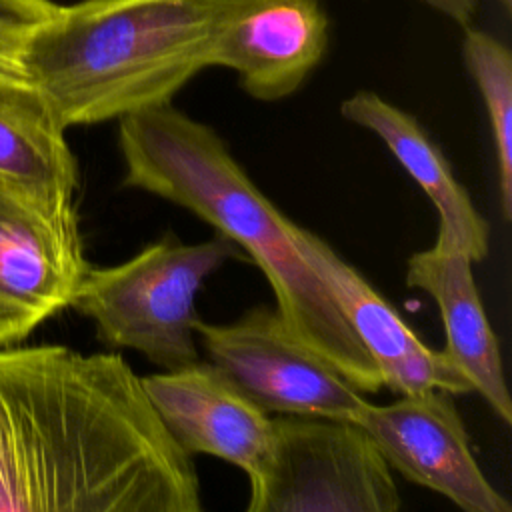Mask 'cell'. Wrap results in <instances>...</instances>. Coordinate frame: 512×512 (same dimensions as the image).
I'll return each instance as SVG.
<instances>
[{
	"label": "cell",
	"mask_w": 512,
	"mask_h": 512,
	"mask_svg": "<svg viewBox=\"0 0 512 512\" xmlns=\"http://www.w3.org/2000/svg\"><path fill=\"white\" fill-rule=\"evenodd\" d=\"M0 512H204L182 452L114 352L0 348Z\"/></svg>",
	"instance_id": "1"
},
{
	"label": "cell",
	"mask_w": 512,
	"mask_h": 512,
	"mask_svg": "<svg viewBox=\"0 0 512 512\" xmlns=\"http://www.w3.org/2000/svg\"><path fill=\"white\" fill-rule=\"evenodd\" d=\"M124 184L178 204L242 248L266 276L286 328L360 392L382 388L380 372L346 322L326 280L302 254L296 222L250 180L220 134L174 108L118 122Z\"/></svg>",
	"instance_id": "2"
},
{
	"label": "cell",
	"mask_w": 512,
	"mask_h": 512,
	"mask_svg": "<svg viewBox=\"0 0 512 512\" xmlns=\"http://www.w3.org/2000/svg\"><path fill=\"white\" fill-rule=\"evenodd\" d=\"M220 0H80L22 38L16 64L64 128L168 106L204 68Z\"/></svg>",
	"instance_id": "3"
},
{
	"label": "cell",
	"mask_w": 512,
	"mask_h": 512,
	"mask_svg": "<svg viewBox=\"0 0 512 512\" xmlns=\"http://www.w3.org/2000/svg\"><path fill=\"white\" fill-rule=\"evenodd\" d=\"M238 256L222 234L196 244L166 234L120 264L90 266L72 308L94 322L104 346L136 350L162 370H176L200 360L194 302L202 282Z\"/></svg>",
	"instance_id": "4"
},
{
	"label": "cell",
	"mask_w": 512,
	"mask_h": 512,
	"mask_svg": "<svg viewBox=\"0 0 512 512\" xmlns=\"http://www.w3.org/2000/svg\"><path fill=\"white\" fill-rule=\"evenodd\" d=\"M250 480L244 512H400L394 476L350 422L276 418V440Z\"/></svg>",
	"instance_id": "5"
},
{
	"label": "cell",
	"mask_w": 512,
	"mask_h": 512,
	"mask_svg": "<svg viewBox=\"0 0 512 512\" xmlns=\"http://www.w3.org/2000/svg\"><path fill=\"white\" fill-rule=\"evenodd\" d=\"M194 332L208 362L266 414L352 424L368 404L354 384L286 328L276 308L260 304L228 324L198 318Z\"/></svg>",
	"instance_id": "6"
},
{
	"label": "cell",
	"mask_w": 512,
	"mask_h": 512,
	"mask_svg": "<svg viewBox=\"0 0 512 512\" xmlns=\"http://www.w3.org/2000/svg\"><path fill=\"white\" fill-rule=\"evenodd\" d=\"M88 270L74 202L48 204L0 186V348L72 306Z\"/></svg>",
	"instance_id": "7"
},
{
	"label": "cell",
	"mask_w": 512,
	"mask_h": 512,
	"mask_svg": "<svg viewBox=\"0 0 512 512\" xmlns=\"http://www.w3.org/2000/svg\"><path fill=\"white\" fill-rule=\"evenodd\" d=\"M352 424L370 438L390 470L446 496L462 512H512L476 464L450 394L434 390L398 396L390 404L368 402Z\"/></svg>",
	"instance_id": "8"
},
{
	"label": "cell",
	"mask_w": 512,
	"mask_h": 512,
	"mask_svg": "<svg viewBox=\"0 0 512 512\" xmlns=\"http://www.w3.org/2000/svg\"><path fill=\"white\" fill-rule=\"evenodd\" d=\"M328 42L320 0H220L206 62L236 72L248 96L276 102L300 90Z\"/></svg>",
	"instance_id": "9"
},
{
	"label": "cell",
	"mask_w": 512,
	"mask_h": 512,
	"mask_svg": "<svg viewBox=\"0 0 512 512\" xmlns=\"http://www.w3.org/2000/svg\"><path fill=\"white\" fill-rule=\"evenodd\" d=\"M146 398L188 456L226 460L252 478L276 440V418L248 400L216 366L194 362L140 376Z\"/></svg>",
	"instance_id": "10"
},
{
	"label": "cell",
	"mask_w": 512,
	"mask_h": 512,
	"mask_svg": "<svg viewBox=\"0 0 512 512\" xmlns=\"http://www.w3.org/2000/svg\"><path fill=\"white\" fill-rule=\"evenodd\" d=\"M296 242L326 280L346 322L374 360L382 386L398 396L426 392L470 394V380L448 360L442 350L426 346L390 302L328 242L314 232L296 226Z\"/></svg>",
	"instance_id": "11"
},
{
	"label": "cell",
	"mask_w": 512,
	"mask_h": 512,
	"mask_svg": "<svg viewBox=\"0 0 512 512\" xmlns=\"http://www.w3.org/2000/svg\"><path fill=\"white\" fill-rule=\"evenodd\" d=\"M340 114L376 134L432 200L438 212V234L430 248L466 254L474 264L482 262L490 250V226L424 126L372 90L348 96L340 104Z\"/></svg>",
	"instance_id": "12"
},
{
	"label": "cell",
	"mask_w": 512,
	"mask_h": 512,
	"mask_svg": "<svg viewBox=\"0 0 512 512\" xmlns=\"http://www.w3.org/2000/svg\"><path fill=\"white\" fill-rule=\"evenodd\" d=\"M472 260L460 252L426 248L408 258L406 284L430 294L444 324L448 360L470 380L496 416L512 422V402L504 378L498 340L478 294Z\"/></svg>",
	"instance_id": "13"
},
{
	"label": "cell",
	"mask_w": 512,
	"mask_h": 512,
	"mask_svg": "<svg viewBox=\"0 0 512 512\" xmlns=\"http://www.w3.org/2000/svg\"><path fill=\"white\" fill-rule=\"evenodd\" d=\"M0 186L48 204H70L78 164L66 128L20 76L0 74Z\"/></svg>",
	"instance_id": "14"
},
{
	"label": "cell",
	"mask_w": 512,
	"mask_h": 512,
	"mask_svg": "<svg viewBox=\"0 0 512 512\" xmlns=\"http://www.w3.org/2000/svg\"><path fill=\"white\" fill-rule=\"evenodd\" d=\"M462 58L472 76L492 132L498 168L500 206L506 220L512 216V54L510 48L492 34L466 28L462 38Z\"/></svg>",
	"instance_id": "15"
},
{
	"label": "cell",
	"mask_w": 512,
	"mask_h": 512,
	"mask_svg": "<svg viewBox=\"0 0 512 512\" xmlns=\"http://www.w3.org/2000/svg\"><path fill=\"white\" fill-rule=\"evenodd\" d=\"M54 8L52 0H0V60L18 68L16 52L22 38Z\"/></svg>",
	"instance_id": "16"
},
{
	"label": "cell",
	"mask_w": 512,
	"mask_h": 512,
	"mask_svg": "<svg viewBox=\"0 0 512 512\" xmlns=\"http://www.w3.org/2000/svg\"><path fill=\"white\" fill-rule=\"evenodd\" d=\"M444 16L452 18L460 26H468L476 14L478 0H420Z\"/></svg>",
	"instance_id": "17"
},
{
	"label": "cell",
	"mask_w": 512,
	"mask_h": 512,
	"mask_svg": "<svg viewBox=\"0 0 512 512\" xmlns=\"http://www.w3.org/2000/svg\"><path fill=\"white\" fill-rule=\"evenodd\" d=\"M0 74H10V76H20V78H22V74H20L18 68H14L12 64H6V62H2V60H0Z\"/></svg>",
	"instance_id": "18"
},
{
	"label": "cell",
	"mask_w": 512,
	"mask_h": 512,
	"mask_svg": "<svg viewBox=\"0 0 512 512\" xmlns=\"http://www.w3.org/2000/svg\"><path fill=\"white\" fill-rule=\"evenodd\" d=\"M504 8H506V12H510V8H512V0H498Z\"/></svg>",
	"instance_id": "19"
}]
</instances>
